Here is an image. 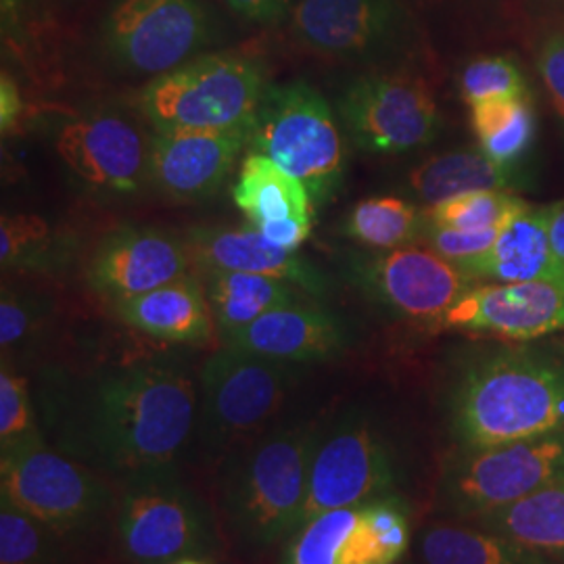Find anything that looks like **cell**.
<instances>
[{
  "label": "cell",
  "mask_w": 564,
  "mask_h": 564,
  "mask_svg": "<svg viewBox=\"0 0 564 564\" xmlns=\"http://www.w3.org/2000/svg\"><path fill=\"white\" fill-rule=\"evenodd\" d=\"M39 442H44V433L28 381L4 360L0 370V454Z\"/></svg>",
  "instance_id": "35"
},
{
  "label": "cell",
  "mask_w": 564,
  "mask_h": 564,
  "mask_svg": "<svg viewBox=\"0 0 564 564\" xmlns=\"http://www.w3.org/2000/svg\"><path fill=\"white\" fill-rule=\"evenodd\" d=\"M470 126L489 160L517 167L535 142L538 116L531 97L498 99L473 105Z\"/></svg>",
  "instance_id": "28"
},
{
  "label": "cell",
  "mask_w": 564,
  "mask_h": 564,
  "mask_svg": "<svg viewBox=\"0 0 564 564\" xmlns=\"http://www.w3.org/2000/svg\"><path fill=\"white\" fill-rule=\"evenodd\" d=\"M46 307L42 302L20 295L13 289H2L0 297V345L2 351L23 349L42 330Z\"/></svg>",
  "instance_id": "37"
},
{
  "label": "cell",
  "mask_w": 564,
  "mask_h": 564,
  "mask_svg": "<svg viewBox=\"0 0 564 564\" xmlns=\"http://www.w3.org/2000/svg\"><path fill=\"white\" fill-rule=\"evenodd\" d=\"M535 65L554 111L564 118V30L545 36L540 44Z\"/></svg>",
  "instance_id": "39"
},
{
  "label": "cell",
  "mask_w": 564,
  "mask_h": 564,
  "mask_svg": "<svg viewBox=\"0 0 564 564\" xmlns=\"http://www.w3.org/2000/svg\"><path fill=\"white\" fill-rule=\"evenodd\" d=\"M165 564H212L207 558H197V556H193V558H181V561H172V563Z\"/></svg>",
  "instance_id": "44"
},
{
  "label": "cell",
  "mask_w": 564,
  "mask_h": 564,
  "mask_svg": "<svg viewBox=\"0 0 564 564\" xmlns=\"http://www.w3.org/2000/svg\"><path fill=\"white\" fill-rule=\"evenodd\" d=\"M268 86L260 57L207 53L149 82L141 109L158 132L249 128Z\"/></svg>",
  "instance_id": "4"
},
{
  "label": "cell",
  "mask_w": 564,
  "mask_h": 564,
  "mask_svg": "<svg viewBox=\"0 0 564 564\" xmlns=\"http://www.w3.org/2000/svg\"><path fill=\"white\" fill-rule=\"evenodd\" d=\"M101 46L121 72L158 78L214 42L203 0H111L102 15Z\"/></svg>",
  "instance_id": "12"
},
{
  "label": "cell",
  "mask_w": 564,
  "mask_h": 564,
  "mask_svg": "<svg viewBox=\"0 0 564 564\" xmlns=\"http://www.w3.org/2000/svg\"><path fill=\"white\" fill-rule=\"evenodd\" d=\"M440 326L505 341H538L564 328V272L538 281L475 284Z\"/></svg>",
  "instance_id": "15"
},
{
  "label": "cell",
  "mask_w": 564,
  "mask_h": 564,
  "mask_svg": "<svg viewBox=\"0 0 564 564\" xmlns=\"http://www.w3.org/2000/svg\"><path fill=\"white\" fill-rule=\"evenodd\" d=\"M207 300L224 339L256 323L270 310L300 302L293 284L249 272L205 270Z\"/></svg>",
  "instance_id": "26"
},
{
  "label": "cell",
  "mask_w": 564,
  "mask_h": 564,
  "mask_svg": "<svg viewBox=\"0 0 564 564\" xmlns=\"http://www.w3.org/2000/svg\"><path fill=\"white\" fill-rule=\"evenodd\" d=\"M393 564H402V563H393Z\"/></svg>",
  "instance_id": "45"
},
{
  "label": "cell",
  "mask_w": 564,
  "mask_h": 564,
  "mask_svg": "<svg viewBox=\"0 0 564 564\" xmlns=\"http://www.w3.org/2000/svg\"><path fill=\"white\" fill-rule=\"evenodd\" d=\"M23 101H21L20 86L7 72L0 78V126L2 132L11 130L21 116Z\"/></svg>",
  "instance_id": "42"
},
{
  "label": "cell",
  "mask_w": 564,
  "mask_h": 564,
  "mask_svg": "<svg viewBox=\"0 0 564 564\" xmlns=\"http://www.w3.org/2000/svg\"><path fill=\"white\" fill-rule=\"evenodd\" d=\"M258 230L263 237L282 249L297 251L312 235V218H286L276 223L262 224Z\"/></svg>",
  "instance_id": "41"
},
{
  "label": "cell",
  "mask_w": 564,
  "mask_h": 564,
  "mask_svg": "<svg viewBox=\"0 0 564 564\" xmlns=\"http://www.w3.org/2000/svg\"><path fill=\"white\" fill-rule=\"evenodd\" d=\"M289 18L297 42L326 59L393 69L421 48L402 0H293Z\"/></svg>",
  "instance_id": "11"
},
{
  "label": "cell",
  "mask_w": 564,
  "mask_h": 564,
  "mask_svg": "<svg viewBox=\"0 0 564 564\" xmlns=\"http://www.w3.org/2000/svg\"><path fill=\"white\" fill-rule=\"evenodd\" d=\"M447 424L458 449L563 431V349L514 341L475 354L449 384Z\"/></svg>",
  "instance_id": "2"
},
{
  "label": "cell",
  "mask_w": 564,
  "mask_h": 564,
  "mask_svg": "<svg viewBox=\"0 0 564 564\" xmlns=\"http://www.w3.org/2000/svg\"><path fill=\"white\" fill-rule=\"evenodd\" d=\"M564 475V429L510 444L458 449L444 466L437 498L449 517L475 523Z\"/></svg>",
  "instance_id": "10"
},
{
  "label": "cell",
  "mask_w": 564,
  "mask_h": 564,
  "mask_svg": "<svg viewBox=\"0 0 564 564\" xmlns=\"http://www.w3.org/2000/svg\"><path fill=\"white\" fill-rule=\"evenodd\" d=\"M188 247L155 228H118L107 235L88 265L90 284L113 303L188 276Z\"/></svg>",
  "instance_id": "17"
},
{
  "label": "cell",
  "mask_w": 564,
  "mask_h": 564,
  "mask_svg": "<svg viewBox=\"0 0 564 564\" xmlns=\"http://www.w3.org/2000/svg\"><path fill=\"white\" fill-rule=\"evenodd\" d=\"M403 479L405 464L393 435L362 410L345 412L321 433L293 531L335 508L393 498Z\"/></svg>",
  "instance_id": "7"
},
{
  "label": "cell",
  "mask_w": 564,
  "mask_h": 564,
  "mask_svg": "<svg viewBox=\"0 0 564 564\" xmlns=\"http://www.w3.org/2000/svg\"><path fill=\"white\" fill-rule=\"evenodd\" d=\"M297 364L270 360L226 345L202 370L197 440L207 466L226 460L237 447L258 437L300 381Z\"/></svg>",
  "instance_id": "6"
},
{
  "label": "cell",
  "mask_w": 564,
  "mask_h": 564,
  "mask_svg": "<svg viewBox=\"0 0 564 564\" xmlns=\"http://www.w3.org/2000/svg\"><path fill=\"white\" fill-rule=\"evenodd\" d=\"M419 552L424 564H563L468 523L424 529Z\"/></svg>",
  "instance_id": "27"
},
{
  "label": "cell",
  "mask_w": 564,
  "mask_h": 564,
  "mask_svg": "<svg viewBox=\"0 0 564 564\" xmlns=\"http://www.w3.org/2000/svg\"><path fill=\"white\" fill-rule=\"evenodd\" d=\"M197 389L176 364L111 368L46 414L61 454L118 479L178 470L197 424Z\"/></svg>",
  "instance_id": "1"
},
{
  "label": "cell",
  "mask_w": 564,
  "mask_h": 564,
  "mask_svg": "<svg viewBox=\"0 0 564 564\" xmlns=\"http://www.w3.org/2000/svg\"><path fill=\"white\" fill-rule=\"evenodd\" d=\"M72 242L34 214H11L0 220V260L4 268L51 270L69 258Z\"/></svg>",
  "instance_id": "31"
},
{
  "label": "cell",
  "mask_w": 564,
  "mask_h": 564,
  "mask_svg": "<svg viewBox=\"0 0 564 564\" xmlns=\"http://www.w3.org/2000/svg\"><path fill=\"white\" fill-rule=\"evenodd\" d=\"M550 242L554 256L564 263V202L554 203L550 218Z\"/></svg>",
  "instance_id": "43"
},
{
  "label": "cell",
  "mask_w": 564,
  "mask_h": 564,
  "mask_svg": "<svg viewBox=\"0 0 564 564\" xmlns=\"http://www.w3.org/2000/svg\"><path fill=\"white\" fill-rule=\"evenodd\" d=\"M232 199L256 228L286 218H312L314 212L302 182L258 151L245 158Z\"/></svg>",
  "instance_id": "25"
},
{
  "label": "cell",
  "mask_w": 564,
  "mask_h": 564,
  "mask_svg": "<svg viewBox=\"0 0 564 564\" xmlns=\"http://www.w3.org/2000/svg\"><path fill=\"white\" fill-rule=\"evenodd\" d=\"M460 95L470 107L477 102L531 97L521 65L506 55L477 57L464 65Z\"/></svg>",
  "instance_id": "36"
},
{
  "label": "cell",
  "mask_w": 564,
  "mask_h": 564,
  "mask_svg": "<svg viewBox=\"0 0 564 564\" xmlns=\"http://www.w3.org/2000/svg\"><path fill=\"white\" fill-rule=\"evenodd\" d=\"M337 116L358 149L384 155L423 149L444 123L426 82L395 69H372L349 82L337 99Z\"/></svg>",
  "instance_id": "14"
},
{
  "label": "cell",
  "mask_w": 564,
  "mask_h": 564,
  "mask_svg": "<svg viewBox=\"0 0 564 564\" xmlns=\"http://www.w3.org/2000/svg\"><path fill=\"white\" fill-rule=\"evenodd\" d=\"M116 527L121 552L132 564L207 558L218 550L216 517L178 470L123 481Z\"/></svg>",
  "instance_id": "9"
},
{
  "label": "cell",
  "mask_w": 564,
  "mask_h": 564,
  "mask_svg": "<svg viewBox=\"0 0 564 564\" xmlns=\"http://www.w3.org/2000/svg\"><path fill=\"white\" fill-rule=\"evenodd\" d=\"M245 144L249 128L155 132L149 141V178L174 199L212 197Z\"/></svg>",
  "instance_id": "18"
},
{
  "label": "cell",
  "mask_w": 564,
  "mask_h": 564,
  "mask_svg": "<svg viewBox=\"0 0 564 564\" xmlns=\"http://www.w3.org/2000/svg\"><path fill=\"white\" fill-rule=\"evenodd\" d=\"M61 542L44 524L0 500V564H63Z\"/></svg>",
  "instance_id": "34"
},
{
  "label": "cell",
  "mask_w": 564,
  "mask_h": 564,
  "mask_svg": "<svg viewBox=\"0 0 564 564\" xmlns=\"http://www.w3.org/2000/svg\"><path fill=\"white\" fill-rule=\"evenodd\" d=\"M0 500L63 542L90 535L118 506L109 485L93 468L46 442L0 454Z\"/></svg>",
  "instance_id": "8"
},
{
  "label": "cell",
  "mask_w": 564,
  "mask_h": 564,
  "mask_svg": "<svg viewBox=\"0 0 564 564\" xmlns=\"http://www.w3.org/2000/svg\"><path fill=\"white\" fill-rule=\"evenodd\" d=\"M321 433L314 421L282 424L226 456L218 517L239 552H265L293 533Z\"/></svg>",
  "instance_id": "3"
},
{
  "label": "cell",
  "mask_w": 564,
  "mask_h": 564,
  "mask_svg": "<svg viewBox=\"0 0 564 564\" xmlns=\"http://www.w3.org/2000/svg\"><path fill=\"white\" fill-rule=\"evenodd\" d=\"M552 212L554 203L529 205L506 224L484 256L460 263V268L473 281L494 284L538 281L563 274L564 263L554 256L550 242Z\"/></svg>",
  "instance_id": "21"
},
{
  "label": "cell",
  "mask_w": 564,
  "mask_h": 564,
  "mask_svg": "<svg viewBox=\"0 0 564 564\" xmlns=\"http://www.w3.org/2000/svg\"><path fill=\"white\" fill-rule=\"evenodd\" d=\"M186 247L203 270L272 276L314 297L330 291V282L314 263L268 241L258 228H193Z\"/></svg>",
  "instance_id": "20"
},
{
  "label": "cell",
  "mask_w": 564,
  "mask_h": 564,
  "mask_svg": "<svg viewBox=\"0 0 564 564\" xmlns=\"http://www.w3.org/2000/svg\"><path fill=\"white\" fill-rule=\"evenodd\" d=\"M408 191L426 207L477 191H512L521 184L517 167L489 160L481 149L433 155L405 176Z\"/></svg>",
  "instance_id": "23"
},
{
  "label": "cell",
  "mask_w": 564,
  "mask_h": 564,
  "mask_svg": "<svg viewBox=\"0 0 564 564\" xmlns=\"http://www.w3.org/2000/svg\"><path fill=\"white\" fill-rule=\"evenodd\" d=\"M341 263L345 279L366 300L410 323L440 326L445 314L475 286L458 263L445 260L431 247L349 251Z\"/></svg>",
  "instance_id": "13"
},
{
  "label": "cell",
  "mask_w": 564,
  "mask_h": 564,
  "mask_svg": "<svg viewBox=\"0 0 564 564\" xmlns=\"http://www.w3.org/2000/svg\"><path fill=\"white\" fill-rule=\"evenodd\" d=\"M529 207V203L512 191H477L437 203L424 209V224L454 230H491L505 228L512 218Z\"/></svg>",
  "instance_id": "32"
},
{
  "label": "cell",
  "mask_w": 564,
  "mask_h": 564,
  "mask_svg": "<svg viewBox=\"0 0 564 564\" xmlns=\"http://www.w3.org/2000/svg\"><path fill=\"white\" fill-rule=\"evenodd\" d=\"M360 506L323 512L286 538L281 564H339L343 545L360 519Z\"/></svg>",
  "instance_id": "33"
},
{
  "label": "cell",
  "mask_w": 564,
  "mask_h": 564,
  "mask_svg": "<svg viewBox=\"0 0 564 564\" xmlns=\"http://www.w3.org/2000/svg\"><path fill=\"white\" fill-rule=\"evenodd\" d=\"M55 149L82 182L107 193H134L149 176V142L132 121L95 113L61 126Z\"/></svg>",
  "instance_id": "16"
},
{
  "label": "cell",
  "mask_w": 564,
  "mask_h": 564,
  "mask_svg": "<svg viewBox=\"0 0 564 564\" xmlns=\"http://www.w3.org/2000/svg\"><path fill=\"white\" fill-rule=\"evenodd\" d=\"M500 230L502 228L468 232V230H454V228L424 224L421 239H424L426 247L437 251L442 258L460 265V263L468 262L473 258L484 256L485 251L498 239Z\"/></svg>",
  "instance_id": "38"
},
{
  "label": "cell",
  "mask_w": 564,
  "mask_h": 564,
  "mask_svg": "<svg viewBox=\"0 0 564 564\" xmlns=\"http://www.w3.org/2000/svg\"><path fill=\"white\" fill-rule=\"evenodd\" d=\"M228 7L242 20L279 25L291 15V0H226Z\"/></svg>",
  "instance_id": "40"
},
{
  "label": "cell",
  "mask_w": 564,
  "mask_h": 564,
  "mask_svg": "<svg viewBox=\"0 0 564 564\" xmlns=\"http://www.w3.org/2000/svg\"><path fill=\"white\" fill-rule=\"evenodd\" d=\"M468 524L564 564V475L521 502Z\"/></svg>",
  "instance_id": "24"
},
{
  "label": "cell",
  "mask_w": 564,
  "mask_h": 564,
  "mask_svg": "<svg viewBox=\"0 0 564 564\" xmlns=\"http://www.w3.org/2000/svg\"><path fill=\"white\" fill-rule=\"evenodd\" d=\"M249 147L302 182L314 205L330 202L345 181L341 121L307 82L265 88L249 126Z\"/></svg>",
  "instance_id": "5"
},
{
  "label": "cell",
  "mask_w": 564,
  "mask_h": 564,
  "mask_svg": "<svg viewBox=\"0 0 564 564\" xmlns=\"http://www.w3.org/2000/svg\"><path fill=\"white\" fill-rule=\"evenodd\" d=\"M410 547V517L398 496L368 502L343 545L339 564L400 563Z\"/></svg>",
  "instance_id": "29"
},
{
  "label": "cell",
  "mask_w": 564,
  "mask_h": 564,
  "mask_svg": "<svg viewBox=\"0 0 564 564\" xmlns=\"http://www.w3.org/2000/svg\"><path fill=\"white\" fill-rule=\"evenodd\" d=\"M424 212L402 197H368L356 203L343 232L366 249H395L423 237Z\"/></svg>",
  "instance_id": "30"
},
{
  "label": "cell",
  "mask_w": 564,
  "mask_h": 564,
  "mask_svg": "<svg viewBox=\"0 0 564 564\" xmlns=\"http://www.w3.org/2000/svg\"><path fill=\"white\" fill-rule=\"evenodd\" d=\"M349 343V328L337 314L300 302L270 310L226 337V345L297 366L330 362Z\"/></svg>",
  "instance_id": "19"
},
{
  "label": "cell",
  "mask_w": 564,
  "mask_h": 564,
  "mask_svg": "<svg viewBox=\"0 0 564 564\" xmlns=\"http://www.w3.org/2000/svg\"><path fill=\"white\" fill-rule=\"evenodd\" d=\"M116 310L123 323L162 341L202 345L214 335L209 300L191 276L118 302Z\"/></svg>",
  "instance_id": "22"
}]
</instances>
